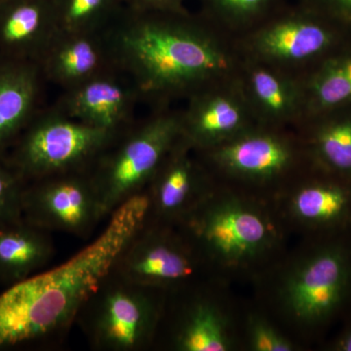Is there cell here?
<instances>
[{
  "label": "cell",
  "mask_w": 351,
  "mask_h": 351,
  "mask_svg": "<svg viewBox=\"0 0 351 351\" xmlns=\"http://www.w3.org/2000/svg\"><path fill=\"white\" fill-rule=\"evenodd\" d=\"M147 214V196H135L117 208L101 232L68 261L6 287L0 294V351L63 339Z\"/></svg>",
  "instance_id": "cell-1"
},
{
  "label": "cell",
  "mask_w": 351,
  "mask_h": 351,
  "mask_svg": "<svg viewBox=\"0 0 351 351\" xmlns=\"http://www.w3.org/2000/svg\"><path fill=\"white\" fill-rule=\"evenodd\" d=\"M304 239L254 281L258 307L304 348L351 311V230Z\"/></svg>",
  "instance_id": "cell-2"
},
{
  "label": "cell",
  "mask_w": 351,
  "mask_h": 351,
  "mask_svg": "<svg viewBox=\"0 0 351 351\" xmlns=\"http://www.w3.org/2000/svg\"><path fill=\"white\" fill-rule=\"evenodd\" d=\"M176 226L225 284L255 281L288 250L290 232L272 202L216 181Z\"/></svg>",
  "instance_id": "cell-3"
},
{
  "label": "cell",
  "mask_w": 351,
  "mask_h": 351,
  "mask_svg": "<svg viewBox=\"0 0 351 351\" xmlns=\"http://www.w3.org/2000/svg\"><path fill=\"white\" fill-rule=\"evenodd\" d=\"M134 64L154 90L218 84L234 73L235 58L225 43L209 32L152 23L127 36Z\"/></svg>",
  "instance_id": "cell-4"
},
{
  "label": "cell",
  "mask_w": 351,
  "mask_h": 351,
  "mask_svg": "<svg viewBox=\"0 0 351 351\" xmlns=\"http://www.w3.org/2000/svg\"><path fill=\"white\" fill-rule=\"evenodd\" d=\"M197 152L215 181L270 202L311 164L301 138L260 125Z\"/></svg>",
  "instance_id": "cell-5"
},
{
  "label": "cell",
  "mask_w": 351,
  "mask_h": 351,
  "mask_svg": "<svg viewBox=\"0 0 351 351\" xmlns=\"http://www.w3.org/2000/svg\"><path fill=\"white\" fill-rule=\"evenodd\" d=\"M167 294L110 271L76 317L92 350L145 351L156 346Z\"/></svg>",
  "instance_id": "cell-6"
},
{
  "label": "cell",
  "mask_w": 351,
  "mask_h": 351,
  "mask_svg": "<svg viewBox=\"0 0 351 351\" xmlns=\"http://www.w3.org/2000/svg\"><path fill=\"white\" fill-rule=\"evenodd\" d=\"M112 270L130 282L167 295L200 284L221 282L178 226L147 219Z\"/></svg>",
  "instance_id": "cell-7"
},
{
  "label": "cell",
  "mask_w": 351,
  "mask_h": 351,
  "mask_svg": "<svg viewBox=\"0 0 351 351\" xmlns=\"http://www.w3.org/2000/svg\"><path fill=\"white\" fill-rule=\"evenodd\" d=\"M226 284H200L167 295L154 348L172 351L242 350L241 315L221 295Z\"/></svg>",
  "instance_id": "cell-8"
},
{
  "label": "cell",
  "mask_w": 351,
  "mask_h": 351,
  "mask_svg": "<svg viewBox=\"0 0 351 351\" xmlns=\"http://www.w3.org/2000/svg\"><path fill=\"white\" fill-rule=\"evenodd\" d=\"M182 137V121L160 117L147 124L88 174L107 221L122 204L145 193L171 149Z\"/></svg>",
  "instance_id": "cell-9"
},
{
  "label": "cell",
  "mask_w": 351,
  "mask_h": 351,
  "mask_svg": "<svg viewBox=\"0 0 351 351\" xmlns=\"http://www.w3.org/2000/svg\"><path fill=\"white\" fill-rule=\"evenodd\" d=\"M112 130L90 124L44 121L23 131L6 158L25 184L41 178L80 171L103 151Z\"/></svg>",
  "instance_id": "cell-10"
},
{
  "label": "cell",
  "mask_w": 351,
  "mask_h": 351,
  "mask_svg": "<svg viewBox=\"0 0 351 351\" xmlns=\"http://www.w3.org/2000/svg\"><path fill=\"white\" fill-rule=\"evenodd\" d=\"M351 43V31L306 7L263 25L247 41L254 62L280 69L314 66Z\"/></svg>",
  "instance_id": "cell-11"
},
{
  "label": "cell",
  "mask_w": 351,
  "mask_h": 351,
  "mask_svg": "<svg viewBox=\"0 0 351 351\" xmlns=\"http://www.w3.org/2000/svg\"><path fill=\"white\" fill-rule=\"evenodd\" d=\"M272 204L289 232L313 237L351 230V180L311 162Z\"/></svg>",
  "instance_id": "cell-12"
},
{
  "label": "cell",
  "mask_w": 351,
  "mask_h": 351,
  "mask_svg": "<svg viewBox=\"0 0 351 351\" xmlns=\"http://www.w3.org/2000/svg\"><path fill=\"white\" fill-rule=\"evenodd\" d=\"M24 218L48 232L90 239L104 221L98 196L88 174L62 173L25 184Z\"/></svg>",
  "instance_id": "cell-13"
},
{
  "label": "cell",
  "mask_w": 351,
  "mask_h": 351,
  "mask_svg": "<svg viewBox=\"0 0 351 351\" xmlns=\"http://www.w3.org/2000/svg\"><path fill=\"white\" fill-rule=\"evenodd\" d=\"M193 147L180 138L147 184V221L177 226L214 186L203 161L195 160Z\"/></svg>",
  "instance_id": "cell-14"
},
{
  "label": "cell",
  "mask_w": 351,
  "mask_h": 351,
  "mask_svg": "<svg viewBox=\"0 0 351 351\" xmlns=\"http://www.w3.org/2000/svg\"><path fill=\"white\" fill-rule=\"evenodd\" d=\"M223 82L205 94L182 121V138L196 151L211 149L258 125L239 83Z\"/></svg>",
  "instance_id": "cell-15"
},
{
  "label": "cell",
  "mask_w": 351,
  "mask_h": 351,
  "mask_svg": "<svg viewBox=\"0 0 351 351\" xmlns=\"http://www.w3.org/2000/svg\"><path fill=\"white\" fill-rule=\"evenodd\" d=\"M249 64L239 85L258 125L280 129L293 120H304L302 80L297 82L267 64Z\"/></svg>",
  "instance_id": "cell-16"
},
{
  "label": "cell",
  "mask_w": 351,
  "mask_h": 351,
  "mask_svg": "<svg viewBox=\"0 0 351 351\" xmlns=\"http://www.w3.org/2000/svg\"><path fill=\"white\" fill-rule=\"evenodd\" d=\"M52 234L24 217L0 226V284L9 287L46 269L56 255Z\"/></svg>",
  "instance_id": "cell-17"
},
{
  "label": "cell",
  "mask_w": 351,
  "mask_h": 351,
  "mask_svg": "<svg viewBox=\"0 0 351 351\" xmlns=\"http://www.w3.org/2000/svg\"><path fill=\"white\" fill-rule=\"evenodd\" d=\"M301 140L313 165L351 180V105L306 119Z\"/></svg>",
  "instance_id": "cell-18"
},
{
  "label": "cell",
  "mask_w": 351,
  "mask_h": 351,
  "mask_svg": "<svg viewBox=\"0 0 351 351\" xmlns=\"http://www.w3.org/2000/svg\"><path fill=\"white\" fill-rule=\"evenodd\" d=\"M36 94L32 66L17 58L0 62V156H6L27 128Z\"/></svg>",
  "instance_id": "cell-19"
},
{
  "label": "cell",
  "mask_w": 351,
  "mask_h": 351,
  "mask_svg": "<svg viewBox=\"0 0 351 351\" xmlns=\"http://www.w3.org/2000/svg\"><path fill=\"white\" fill-rule=\"evenodd\" d=\"M302 84L304 120L351 105V43L314 66Z\"/></svg>",
  "instance_id": "cell-20"
},
{
  "label": "cell",
  "mask_w": 351,
  "mask_h": 351,
  "mask_svg": "<svg viewBox=\"0 0 351 351\" xmlns=\"http://www.w3.org/2000/svg\"><path fill=\"white\" fill-rule=\"evenodd\" d=\"M43 24L40 6L32 0L0 2V47L5 54L24 52L38 38Z\"/></svg>",
  "instance_id": "cell-21"
},
{
  "label": "cell",
  "mask_w": 351,
  "mask_h": 351,
  "mask_svg": "<svg viewBox=\"0 0 351 351\" xmlns=\"http://www.w3.org/2000/svg\"><path fill=\"white\" fill-rule=\"evenodd\" d=\"M242 350L249 351H299L304 346L293 339L260 307L241 315Z\"/></svg>",
  "instance_id": "cell-22"
},
{
  "label": "cell",
  "mask_w": 351,
  "mask_h": 351,
  "mask_svg": "<svg viewBox=\"0 0 351 351\" xmlns=\"http://www.w3.org/2000/svg\"><path fill=\"white\" fill-rule=\"evenodd\" d=\"M123 105V92L110 82L91 83L76 99L78 112L88 124L108 130H112Z\"/></svg>",
  "instance_id": "cell-23"
},
{
  "label": "cell",
  "mask_w": 351,
  "mask_h": 351,
  "mask_svg": "<svg viewBox=\"0 0 351 351\" xmlns=\"http://www.w3.org/2000/svg\"><path fill=\"white\" fill-rule=\"evenodd\" d=\"M25 182L6 156H0V226L17 221L23 215L22 197Z\"/></svg>",
  "instance_id": "cell-24"
},
{
  "label": "cell",
  "mask_w": 351,
  "mask_h": 351,
  "mask_svg": "<svg viewBox=\"0 0 351 351\" xmlns=\"http://www.w3.org/2000/svg\"><path fill=\"white\" fill-rule=\"evenodd\" d=\"M218 20L232 27L249 25L263 17L274 0H208Z\"/></svg>",
  "instance_id": "cell-25"
},
{
  "label": "cell",
  "mask_w": 351,
  "mask_h": 351,
  "mask_svg": "<svg viewBox=\"0 0 351 351\" xmlns=\"http://www.w3.org/2000/svg\"><path fill=\"white\" fill-rule=\"evenodd\" d=\"M60 66L64 75L78 77L87 75L97 64L93 46L86 41H77L66 48L60 55Z\"/></svg>",
  "instance_id": "cell-26"
},
{
  "label": "cell",
  "mask_w": 351,
  "mask_h": 351,
  "mask_svg": "<svg viewBox=\"0 0 351 351\" xmlns=\"http://www.w3.org/2000/svg\"><path fill=\"white\" fill-rule=\"evenodd\" d=\"M306 7L351 31V0H306Z\"/></svg>",
  "instance_id": "cell-27"
},
{
  "label": "cell",
  "mask_w": 351,
  "mask_h": 351,
  "mask_svg": "<svg viewBox=\"0 0 351 351\" xmlns=\"http://www.w3.org/2000/svg\"><path fill=\"white\" fill-rule=\"evenodd\" d=\"M343 321V326L338 334L325 343V350L351 351V311Z\"/></svg>",
  "instance_id": "cell-28"
},
{
  "label": "cell",
  "mask_w": 351,
  "mask_h": 351,
  "mask_svg": "<svg viewBox=\"0 0 351 351\" xmlns=\"http://www.w3.org/2000/svg\"><path fill=\"white\" fill-rule=\"evenodd\" d=\"M103 0H71L69 9V18L77 21L86 17L98 8Z\"/></svg>",
  "instance_id": "cell-29"
},
{
  "label": "cell",
  "mask_w": 351,
  "mask_h": 351,
  "mask_svg": "<svg viewBox=\"0 0 351 351\" xmlns=\"http://www.w3.org/2000/svg\"><path fill=\"white\" fill-rule=\"evenodd\" d=\"M149 1L158 2V3H167V2L173 1V0H149Z\"/></svg>",
  "instance_id": "cell-30"
}]
</instances>
